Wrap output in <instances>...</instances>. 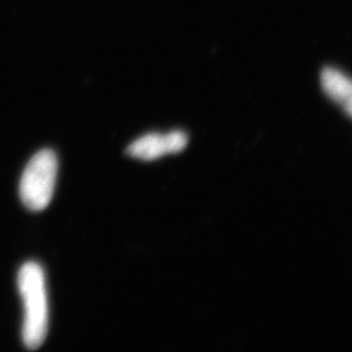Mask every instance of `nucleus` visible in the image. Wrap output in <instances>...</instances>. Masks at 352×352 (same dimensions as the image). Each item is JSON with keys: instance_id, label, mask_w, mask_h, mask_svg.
<instances>
[{"instance_id": "3", "label": "nucleus", "mask_w": 352, "mask_h": 352, "mask_svg": "<svg viewBox=\"0 0 352 352\" xmlns=\"http://www.w3.org/2000/svg\"><path fill=\"white\" fill-rule=\"evenodd\" d=\"M188 138L186 133L173 131L166 136L160 133H150L133 142L126 154L144 161H153L164 154L179 153L187 146Z\"/></svg>"}, {"instance_id": "4", "label": "nucleus", "mask_w": 352, "mask_h": 352, "mask_svg": "<svg viewBox=\"0 0 352 352\" xmlns=\"http://www.w3.org/2000/svg\"><path fill=\"white\" fill-rule=\"evenodd\" d=\"M320 81L325 93L336 103L342 104L351 116L352 85L349 78L336 69L326 67L322 70Z\"/></svg>"}, {"instance_id": "1", "label": "nucleus", "mask_w": 352, "mask_h": 352, "mask_svg": "<svg viewBox=\"0 0 352 352\" xmlns=\"http://www.w3.org/2000/svg\"><path fill=\"white\" fill-rule=\"evenodd\" d=\"M19 289L24 303L23 342L28 349L43 346L48 331L46 282L41 267L28 263L19 272Z\"/></svg>"}, {"instance_id": "2", "label": "nucleus", "mask_w": 352, "mask_h": 352, "mask_svg": "<svg viewBox=\"0 0 352 352\" xmlns=\"http://www.w3.org/2000/svg\"><path fill=\"white\" fill-rule=\"evenodd\" d=\"M57 157L53 151L38 152L28 163L21 179L20 196L32 211L46 209L53 199L57 177Z\"/></svg>"}]
</instances>
